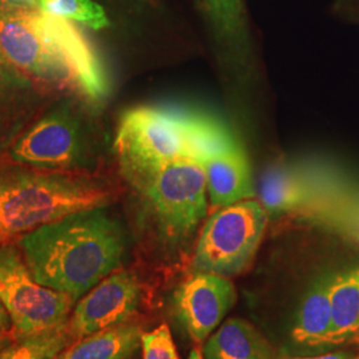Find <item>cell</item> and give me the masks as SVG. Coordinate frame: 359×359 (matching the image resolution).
<instances>
[{"label": "cell", "instance_id": "obj_1", "mask_svg": "<svg viewBox=\"0 0 359 359\" xmlns=\"http://www.w3.org/2000/svg\"><path fill=\"white\" fill-rule=\"evenodd\" d=\"M18 246L36 283L77 301L120 269L127 240L105 206H97L46 224Z\"/></svg>", "mask_w": 359, "mask_h": 359}, {"label": "cell", "instance_id": "obj_2", "mask_svg": "<svg viewBox=\"0 0 359 359\" xmlns=\"http://www.w3.org/2000/svg\"><path fill=\"white\" fill-rule=\"evenodd\" d=\"M0 52L38 81L83 93L90 102L108 95L103 65L69 20L15 0H0Z\"/></svg>", "mask_w": 359, "mask_h": 359}, {"label": "cell", "instance_id": "obj_3", "mask_svg": "<svg viewBox=\"0 0 359 359\" xmlns=\"http://www.w3.org/2000/svg\"><path fill=\"white\" fill-rule=\"evenodd\" d=\"M237 142L213 117L167 107H137L120 120L115 148L130 181L180 158L205 163Z\"/></svg>", "mask_w": 359, "mask_h": 359}, {"label": "cell", "instance_id": "obj_4", "mask_svg": "<svg viewBox=\"0 0 359 359\" xmlns=\"http://www.w3.org/2000/svg\"><path fill=\"white\" fill-rule=\"evenodd\" d=\"M108 201L109 192L103 184L88 176L0 160V246Z\"/></svg>", "mask_w": 359, "mask_h": 359}, {"label": "cell", "instance_id": "obj_5", "mask_svg": "<svg viewBox=\"0 0 359 359\" xmlns=\"http://www.w3.org/2000/svg\"><path fill=\"white\" fill-rule=\"evenodd\" d=\"M132 184L140 193L157 231L170 243L189 238L205 217V168L198 160H175Z\"/></svg>", "mask_w": 359, "mask_h": 359}, {"label": "cell", "instance_id": "obj_6", "mask_svg": "<svg viewBox=\"0 0 359 359\" xmlns=\"http://www.w3.org/2000/svg\"><path fill=\"white\" fill-rule=\"evenodd\" d=\"M90 158L88 126L71 97L51 104L10 148L15 163L53 172H76L87 167Z\"/></svg>", "mask_w": 359, "mask_h": 359}, {"label": "cell", "instance_id": "obj_7", "mask_svg": "<svg viewBox=\"0 0 359 359\" xmlns=\"http://www.w3.org/2000/svg\"><path fill=\"white\" fill-rule=\"evenodd\" d=\"M268 224V212L255 198L217 209L206 221L196 245V271L234 277L256 256Z\"/></svg>", "mask_w": 359, "mask_h": 359}, {"label": "cell", "instance_id": "obj_8", "mask_svg": "<svg viewBox=\"0 0 359 359\" xmlns=\"http://www.w3.org/2000/svg\"><path fill=\"white\" fill-rule=\"evenodd\" d=\"M0 301L11 316L19 339L52 332L68 323L71 297L36 283L19 246H0Z\"/></svg>", "mask_w": 359, "mask_h": 359}, {"label": "cell", "instance_id": "obj_9", "mask_svg": "<svg viewBox=\"0 0 359 359\" xmlns=\"http://www.w3.org/2000/svg\"><path fill=\"white\" fill-rule=\"evenodd\" d=\"M142 299V287L136 274L129 270H116L102 283L83 295L68 320L72 339L128 322Z\"/></svg>", "mask_w": 359, "mask_h": 359}, {"label": "cell", "instance_id": "obj_10", "mask_svg": "<svg viewBox=\"0 0 359 359\" xmlns=\"http://www.w3.org/2000/svg\"><path fill=\"white\" fill-rule=\"evenodd\" d=\"M237 301L236 287L228 277L196 271L173 295V309L181 326L196 344L216 332Z\"/></svg>", "mask_w": 359, "mask_h": 359}, {"label": "cell", "instance_id": "obj_11", "mask_svg": "<svg viewBox=\"0 0 359 359\" xmlns=\"http://www.w3.org/2000/svg\"><path fill=\"white\" fill-rule=\"evenodd\" d=\"M44 95L32 77L11 65L0 52V154L11 148L41 109Z\"/></svg>", "mask_w": 359, "mask_h": 359}, {"label": "cell", "instance_id": "obj_12", "mask_svg": "<svg viewBox=\"0 0 359 359\" xmlns=\"http://www.w3.org/2000/svg\"><path fill=\"white\" fill-rule=\"evenodd\" d=\"M204 168L208 200L213 208L221 209L256 197L250 165L238 144L209 157Z\"/></svg>", "mask_w": 359, "mask_h": 359}, {"label": "cell", "instance_id": "obj_13", "mask_svg": "<svg viewBox=\"0 0 359 359\" xmlns=\"http://www.w3.org/2000/svg\"><path fill=\"white\" fill-rule=\"evenodd\" d=\"M334 274L318 277L304 297L293 327V339L299 345H329L332 332L330 286Z\"/></svg>", "mask_w": 359, "mask_h": 359}, {"label": "cell", "instance_id": "obj_14", "mask_svg": "<svg viewBox=\"0 0 359 359\" xmlns=\"http://www.w3.org/2000/svg\"><path fill=\"white\" fill-rule=\"evenodd\" d=\"M204 359H270L268 341L244 320L231 318L219 325L204 345Z\"/></svg>", "mask_w": 359, "mask_h": 359}, {"label": "cell", "instance_id": "obj_15", "mask_svg": "<svg viewBox=\"0 0 359 359\" xmlns=\"http://www.w3.org/2000/svg\"><path fill=\"white\" fill-rule=\"evenodd\" d=\"M142 337L137 323L124 322L77 339L56 359H129L142 347Z\"/></svg>", "mask_w": 359, "mask_h": 359}, {"label": "cell", "instance_id": "obj_16", "mask_svg": "<svg viewBox=\"0 0 359 359\" xmlns=\"http://www.w3.org/2000/svg\"><path fill=\"white\" fill-rule=\"evenodd\" d=\"M332 332L329 345L359 339V268L334 274L330 286Z\"/></svg>", "mask_w": 359, "mask_h": 359}, {"label": "cell", "instance_id": "obj_17", "mask_svg": "<svg viewBox=\"0 0 359 359\" xmlns=\"http://www.w3.org/2000/svg\"><path fill=\"white\" fill-rule=\"evenodd\" d=\"M259 203L270 215L299 212L310 205L311 191L304 177L287 167L269 169L261 179Z\"/></svg>", "mask_w": 359, "mask_h": 359}, {"label": "cell", "instance_id": "obj_18", "mask_svg": "<svg viewBox=\"0 0 359 359\" xmlns=\"http://www.w3.org/2000/svg\"><path fill=\"white\" fill-rule=\"evenodd\" d=\"M71 341L67 323L52 332L19 339L18 345H10L0 351V359H56Z\"/></svg>", "mask_w": 359, "mask_h": 359}, {"label": "cell", "instance_id": "obj_19", "mask_svg": "<svg viewBox=\"0 0 359 359\" xmlns=\"http://www.w3.org/2000/svg\"><path fill=\"white\" fill-rule=\"evenodd\" d=\"M36 6L44 13L76 22L96 31L109 26L107 13L95 0H36Z\"/></svg>", "mask_w": 359, "mask_h": 359}, {"label": "cell", "instance_id": "obj_20", "mask_svg": "<svg viewBox=\"0 0 359 359\" xmlns=\"http://www.w3.org/2000/svg\"><path fill=\"white\" fill-rule=\"evenodd\" d=\"M216 32L228 43H237L244 34L241 0H200Z\"/></svg>", "mask_w": 359, "mask_h": 359}, {"label": "cell", "instance_id": "obj_21", "mask_svg": "<svg viewBox=\"0 0 359 359\" xmlns=\"http://www.w3.org/2000/svg\"><path fill=\"white\" fill-rule=\"evenodd\" d=\"M142 359H180L167 323L142 333Z\"/></svg>", "mask_w": 359, "mask_h": 359}, {"label": "cell", "instance_id": "obj_22", "mask_svg": "<svg viewBox=\"0 0 359 359\" xmlns=\"http://www.w3.org/2000/svg\"><path fill=\"white\" fill-rule=\"evenodd\" d=\"M13 330V320L3 302L0 301V333L10 334Z\"/></svg>", "mask_w": 359, "mask_h": 359}, {"label": "cell", "instance_id": "obj_23", "mask_svg": "<svg viewBox=\"0 0 359 359\" xmlns=\"http://www.w3.org/2000/svg\"><path fill=\"white\" fill-rule=\"evenodd\" d=\"M354 358V355H351L350 353H330V354H323L320 357H311V358H301V359H351Z\"/></svg>", "mask_w": 359, "mask_h": 359}, {"label": "cell", "instance_id": "obj_24", "mask_svg": "<svg viewBox=\"0 0 359 359\" xmlns=\"http://www.w3.org/2000/svg\"><path fill=\"white\" fill-rule=\"evenodd\" d=\"M11 345V338L10 334L0 333V351L7 348Z\"/></svg>", "mask_w": 359, "mask_h": 359}, {"label": "cell", "instance_id": "obj_25", "mask_svg": "<svg viewBox=\"0 0 359 359\" xmlns=\"http://www.w3.org/2000/svg\"><path fill=\"white\" fill-rule=\"evenodd\" d=\"M189 359H204V357H203L201 351L196 348V350H193L192 353H191V355H189Z\"/></svg>", "mask_w": 359, "mask_h": 359}, {"label": "cell", "instance_id": "obj_26", "mask_svg": "<svg viewBox=\"0 0 359 359\" xmlns=\"http://www.w3.org/2000/svg\"><path fill=\"white\" fill-rule=\"evenodd\" d=\"M19 3H25V4H29V6H36V0H15Z\"/></svg>", "mask_w": 359, "mask_h": 359}, {"label": "cell", "instance_id": "obj_27", "mask_svg": "<svg viewBox=\"0 0 359 359\" xmlns=\"http://www.w3.org/2000/svg\"><path fill=\"white\" fill-rule=\"evenodd\" d=\"M351 359H359V354H358V355H354V358H351Z\"/></svg>", "mask_w": 359, "mask_h": 359}]
</instances>
